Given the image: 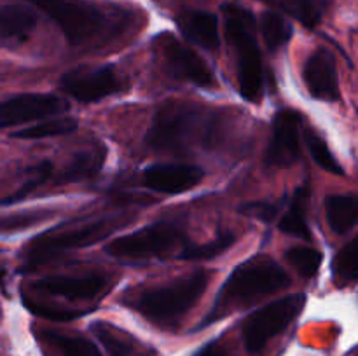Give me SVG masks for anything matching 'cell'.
Returning <instances> with one entry per match:
<instances>
[{"label":"cell","instance_id":"14","mask_svg":"<svg viewBox=\"0 0 358 356\" xmlns=\"http://www.w3.org/2000/svg\"><path fill=\"white\" fill-rule=\"evenodd\" d=\"M303 79L315 100L332 103L341 98L336 58L329 49L318 47L308 56L303 68Z\"/></svg>","mask_w":358,"mask_h":356},{"label":"cell","instance_id":"10","mask_svg":"<svg viewBox=\"0 0 358 356\" xmlns=\"http://www.w3.org/2000/svg\"><path fill=\"white\" fill-rule=\"evenodd\" d=\"M128 80L110 65L77 66L59 80V89L83 103H94L121 93Z\"/></svg>","mask_w":358,"mask_h":356},{"label":"cell","instance_id":"29","mask_svg":"<svg viewBox=\"0 0 358 356\" xmlns=\"http://www.w3.org/2000/svg\"><path fill=\"white\" fill-rule=\"evenodd\" d=\"M287 260L289 264L299 272L303 278L311 279L317 276L318 269L322 265V251H318L317 248H311V246H296V248H290L287 251Z\"/></svg>","mask_w":358,"mask_h":356},{"label":"cell","instance_id":"13","mask_svg":"<svg viewBox=\"0 0 358 356\" xmlns=\"http://www.w3.org/2000/svg\"><path fill=\"white\" fill-rule=\"evenodd\" d=\"M107 279L101 276H48L37 279L31 290L45 297L69 300V302H91L101 297L107 288Z\"/></svg>","mask_w":358,"mask_h":356},{"label":"cell","instance_id":"33","mask_svg":"<svg viewBox=\"0 0 358 356\" xmlns=\"http://www.w3.org/2000/svg\"><path fill=\"white\" fill-rule=\"evenodd\" d=\"M262 2H273V0H262Z\"/></svg>","mask_w":358,"mask_h":356},{"label":"cell","instance_id":"28","mask_svg":"<svg viewBox=\"0 0 358 356\" xmlns=\"http://www.w3.org/2000/svg\"><path fill=\"white\" fill-rule=\"evenodd\" d=\"M236 236L233 232L219 234L215 239L208 241V243L203 244H192L189 243L184 250L180 251L178 258L182 260H210V258H215L219 255H222L224 251H227V248L234 243Z\"/></svg>","mask_w":358,"mask_h":356},{"label":"cell","instance_id":"24","mask_svg":"<svg viewBox=\"0 0 358 356\" xmlns=\"http://www.w3.org/2000/svg\"><path fill=\"white\" fill-rule=\"evenodd\" d=\"M303 133L304 140H306L308 150H310L311 157H313V161L317 163V166H320L322 170L329 171V173L332 175H345V170H343V166L339 164V161L336 159L334 154L331 152L324 136H322L320 133L315 131L313 128H308V126H304Z\"/></svg>","mask_w":358,"mask_h":356},{"label":"cell","instance_id":"15","mask_svg":"<svg viewBox=\"0 0 358 356\" xmlns=\"http://www.w3.org/2000/svg\"><path fill=\"white\" fill-rule=\"evenodd\" d=\"M203 177H205V171L196 164L168 163L152 164L147 168L142 175V180L143 185L150 191L175 195L201 184Z\"/></svg>","mask_w":358,"mask_h":356},{"label":"cell","instance_id":"9","mask_svg":"<svg viewBox=\"0 0 358 356\" xmlns=\"http://www.w3.org/2000/svg\"><path fill=\"white\" fill-rule=\"evenodd\" d=\"M156 52L164 72L182 82H191L203 89L217 87V79L208 63L194 51L182 44L170 34H163L156 40Z\"/></svg>","mask_w":358,"mask_h":356},{"label":"cell","instance_id":"16","mask_svg":"<svg viewBox=\"0 0 358 356\" xmlns=\"http://www.w3.org/2000/svg\"><path fill=\"white\" fill-rule=\"evenodd\" d=\"M177 24L185 38L201 45L208 51H217L220 47L219 20L208 10L185 9L177 16Z\"/></svg>","mask_w":358,"mask_h":356},{"label":"cell","instance_id":"30","mask_svg":"<svg viewBox=\"0 0 358 356\" xmlns=\"http://www.w3.org/2000/svg\"><path fill=\"white\" fill-rule=\"evenodd\" d=\"M48 339L62 351V356H101L96 344H93V342L84 337L48 334Z\"/></svg>","mask_w":358,"mask_h":356},{"label":"cell","instance_id":"17","mask_svg":"<svg viewBox=\"0 0 358 356\" xmlns=\"http://www.w3.org/2000/svg\"><path fill=\"white\" fill-rule=\"evenodd\" d=\"M37 27V14L21 3L0 7V45L16 47L27 42Z\"/></svg>","mask_w":358,"mask_h":356},{"label":"cell","instance_id":"3","mask_svg":"<svg viewBox=\"0 0 358 356\" xmlns=\"http://www.w3.org/2000/svg\"><path fill=\"white\" fill-rule=\"evenodd\" d=\"M224 30L227 42L236 56L238 87L241 96L252 103H259L264 93V68L262 56L255 38L254 16L240 3H224Z\"/></svg>","mask_w":358,"mask_h":356},{"label":"cell","instance_id":"19","mask_svg":"<svg viewBox=\"0 0 358 356\" xmlns=\"http://www.w3.org/2000/svg\"><path fill=\"white\" fill-rule=\"evenodd\" d=\"M329 227L336 234H346L358 225V194H332L325 199Z\"/></svg>","mask_w":358,"mask_h":356},{"label":"cell","instance_id":"7","mask_svg":"<svg viewBox=\"0 0 358 356\" xmlns=\"http://www.w3.org/2000/svg\"><path fill=\"white\" fill-rule=\"evenodd\" d=\"M187 244V236L177 222L161 220L131 234L115 237L107 244L105 251L119 260H149L166 257L175 250L182 251Z\"/></svg>","mask_w":358,"mask_h":356},{"label":"cell","instance_id":"26","mask_svg":"<svg viewBox=\"0 0 358 356\" xmlns=\"http://www.w3.org/2000/svg\"><path fill=\"white\" fill-rule=\"evenodd\" d=\"M52 173H55V166H52L51 161H44V163L35 164L34 168H30L27 173V178H24L23 184L16 188L10 195L0 199V205H16V202L23 201L27 195H30L35 188H38L41 185H44L45 181L51 180Z\"/></svg>","mask_w":358,"mask_h":356},{"label":"cell","instance_id":"11","mask_svg":"<svg viewBox=\"0 0 358 356\" xmlns=\"http://www.w3.org/2000/svg\"><path fill=\"white\" fill-rule=\"evenodd\" d=\"M301 124L303 117L294 108H282L275 114L271 124V138L264 152L268 168H290L301 157Z\"/></svg>","mask_w":358,"mask_h":356},{"label":"cell","instance_id":"1","mask_svg":"<svg viewBox=\"0 0 358 356\" xmlns=\"http://www.w3.org/2000/svg\"><path fill=\"white\" fill-rule=\"evenodd\" d=\"M219 138V115L206 107L184 101L166 103L154 114L145 142L159 152H189L212 147Z\"/></svg>","mask_w":358,"mask_h":356},{"label":"cell","instance_id":"23","mask_svg":"<svg viewBox=\"0 0 358 356\" xmlns=\"http://www.w3.org/2000/svg\"><path fill=\"white\" fill-rule=\"evenodd\" d=\"M332 274L338 285H350L358 279V236L346 243L332 262Z\"/></svg>","mask_w":358,"mask_h":356},{"label":"cell","instance_id":"5","mask_svg":"<svg viewBox=\"0 0 358 356\" xmlns=\"http://www.w3.org/2000/svg\"><path fill=\"white\" fill-rule=\"evenodd\" d=\"M124 223L126 220L117 218V216H105V218H96L91 222L73 223V225L48 230V232L34 237L24 246L23 271H34L38 265L48 264L69 251L96 244L98 241L105 239L108 234L121 229Z\"/></svg>","mask_w":358,"mask_h":356},{"label":"cell","instance_id":"2","mask_svg":"<svg viewBox=\"0 0 358 356\" xmlns=\"http://www.w3.org/2000/svg\"><path fill=\"white\" fill-rule=\"evenodd\" d=\"M290 278L285 269L268 255H255L238 265L220 288L212 313L203 325L219 320L234 307H245L257 299L287 288Z\"/></svg>","mask_w":358,"mask_h":356},{"label":"cell","instance_id":"25","mask_svg":"<svg viewBox=\"0 0 358 356\" xmlns=\"http://www.w3.org/2000/svg\"><path fill=\"white\" fill-rule=\"evenodd\" d=\"M91 328H93L94 335L101 341V344L110 353V356H131L133 351H135L133 339L126 332L114 327V325L98 321Z\"/></svg>","mask_w":358,"mask_h":356},{"label":"cell","instance_id":"4","mask_svg":"<svg viewBox=\"0 0 358 356\" xmlns=\"http://www.w3.org/2000/svg\"><path fill=\"white\" fill-rule=\"evenodd\" d=\"M210 283V274L203 269L177 278L161 286L142 290L131 299L143 318L156 325H173L198 304Z\"/></svg>","mask_w":358,"mask_h":356},{"label":"cell","instance_id":"22","mask_svg":"<svg viewBox=\"0 0 358 356\" xmlns=\"http://www.w3.org/2000/svg\"><path fill=\"white\" fill-rule=\"evenodd\" d=\"M280 6L306 28H315L331 9L332 0H280Z\"/></svg>","mask_w":358,"mask_h":356},{"label":"cell","instance_id":"12","mask_svg":"<svg viewBox=\"0 0 358 356\" xmlns=\"http://www.w3.org/2000/svg\"><path fill=\"white\" fill-rule=\"evenodd\" d=\"M69 108L66 100L56 94L23 93L0 101V129L24 122L56 117Z\"/></svg>","mask_w":358,"mask_h":356},{"label":"cell","instance_id":"32","mask_svg":"<svg viewBox=\"0 0 358 356\" xmlns=\"http://www.w3.org/2000/svg\"><path fill=\"white\" fill-rule=\"evenodd\" d=\"M194 356H231V353L222 341H212L198 349Z\"/></svg>","mask_w":358,"mask_h":356},{"label":"cell","instance_id":"31","mask_svg":"<svg viewBox=\"0 0 358 356\" xmlns=\"http://www.w3.org/2000/svg\"><path fill=\"white\" fill-rule=\"evenodd\" d=\"M238 212L241 215L248 216V218L261 220V222H273L276 218L280 212V202H271V201H250L243 202V205L238 208Z\"/></svg>","mask_w":358,"mask_h":356},{"label":"cell","instance_id":"20","mask_svg":"<svg viewBox=\"0 0 358 356\" xmlns=\"http://www.w3.org/2000/svg\"><path fill=\"white\" fill-rule=\"evenodd\" d=\"M105 159L103 149H90L77 154L69 166L59 175V184H73V181H83L91 178L100 171Z\"/></svg>","mask_w":358,"mask_h":356},{"label":"cell","instance_id":"18","mask_svg":"<svg viewBox=\"0 0 358 356\" xmlns=\"http://www.w3.org/2000/svg\"><path fill=\"white\" fill-rule=\"evenodd\" d=\"M310 184H303L294 191L287 209L280 218L278 227L282 232L296 236L299 239L311 241V230L308 225V206H310Z\"/></svg>","mask_w":358,"mask_h":356},{"label":"cell","instance_id":"6","mask_svg":"<svg viewBox=\"0 0 358 356\" xmlns=\"http://www.w3.org/2000/svg\"><path fill=\"white\" fill-rule=\"evenodd\" d=\"M48 14L59 27L70 45H84L103 37L115 20L93 0H27Z\"/></svg>","mask_w":358,"mask_h":356},{"label":"cell","instance_id":"8","mask_svg":"<svg viewBox=\"0 0 358 356\" xmlns=\"http://www.w3.org/2000/svg\"><path fill=\"white\" fill-rule=\"evenodd\" d=\"M306 306L304 293H292L252 313L243 321V341L248 353H257L282 334Z\"/></svg>","mask_w":358,"mask_h":356},{"label":"cell","instance_id":"21","mask_svg":"<svg viewBox=\"0 0 358 356\" xmlns=\"http://www.w3.org/2000/svg\"><path fill=\"white\" fill-rule=\"evenodd\" d=\"M77 129V121L73 117H48L42 119V122H35V124L27 126L23 129H17L13 135L14 138L21 140H41V138H51V136H63L70 135Z\"/></svg>","mask_w":358,"mask_h":356},{"label":"cell","instance_id":"27","mask_svg":"<svg viewBox=\"0 0 358 356\" xmlns=\"http://www.w3.org/2000/svg\"><path fill=\"white\" fill-rule=\"evenodd\" d=\"M259 24H261V34L264 37L266 45L271 51L285 45L290 40V37H292V27L289 24V21L280 16L278 13H275V10L262 13L261 23Z\"/></svg>","mask_w":358,"mask_h":356}]
</instances>
